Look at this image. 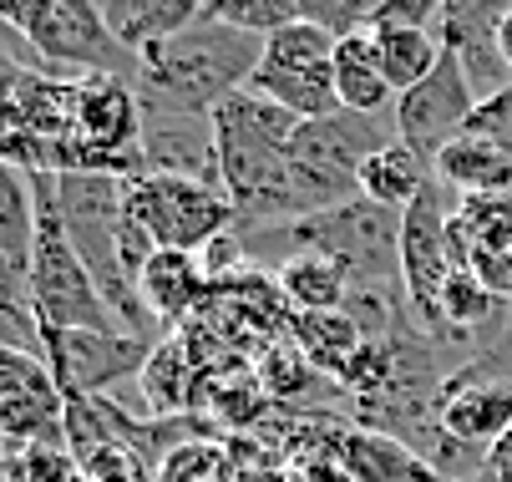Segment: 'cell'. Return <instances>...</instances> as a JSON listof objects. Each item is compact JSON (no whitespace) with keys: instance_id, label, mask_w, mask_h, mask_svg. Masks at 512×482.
Listing matches in <instances>:
<instances>
[{"instance_id":"1","label":"cell","mask_w":512,"mask_h":482,"mask_svg":"<svg viewBox=\"0 0 512 482\" xmlns=\"http://www.w3.org/2000/svg\"><path fill=\"white\" fill-rule=\"evenodd\" d=\"M305 117L289 107L259 97V92H234L213 112V137H218V173H224V193L239 214L244 229H284L300 224L295 183H289V143H295Z\"/></svg>"},{"instance_id":"2","label":"cell","mask_w":512,"mask_h":482,"mask_svg":"<svg viewBox=\"0 0 512 482\" xmlns=\"http://www.w3.org/2000/svg\"><path fill=\"white\" fill-rule=\"evenodd\" d=\"M259 56H264V36L203 16L188 31L137 51L132 87H137V102L148 112L213 117L234 92L249 87Z\"/></svg>"},{"instance_id":"3","label":"cell","mask_w":512,"mask_h":482,"mask_svg":"<svg viewBox=\"0 0 512 482\" xmlns=\"http://www.w3.org/2000/svg\"><path fill=\"white\" fill-rule=\"evenodd\" d=\"M36 183V254H31V310L41 330H117L87 259L77 254L56 203V173H31Z\"/></svg>"},{"instance_id":"4","label":"cell","mask_w":512,"mask_h":482,"mask_svg":"<svg viewBox=\"0 0 512 482\" xmlns=\"http://www.w3.org/2000/svg\"><path fill=\"white\" fill-rule=\"evenodd\" d=\"M386 143H396V137H386L381 117L335 112V117L300 122L295 143H289V183H295L300 219L330 214L340 203L360 198V168Z\"/></svg>"},{"instance_id":"5","label":"cell","mask_w":512,"mask_h":482,"mask_svg":"<svg viewBox=\"0 0 512 482\" xmlns=\"http://www.w3.org/2000/svg\"><path fill=\"white\" fill-rule=\"evenodd\" d=\"M335 46H340V36L315 21H289V26L269 31L264 56L249 77V92L289 107L305 122L345 112L340 92H335Z\"/></svg>"},{"instance_id":"6","label":"cell","mask_w":512,"mask_h":482,"mask_svg":"<svg viewBox=\"0 0 512 482\" xmlns=\"http://www.w3.org/2000/svg\"><path fill=\"white\" fill-rule=\"evenodd\" d=\"M127 214L158 249H193V254H203L213 239L239 229V214L224 188L198 178H173V173L127 178Z\"/></svg>"},{"instance_id":"7","label":"cell","mask_w":512,"mask_h":482,"mask_svg":"<svg viewBox=\"0 0 512 482\" xmlns=\"http://www.w3.org/2000/svg\"><path fill=\"white\" fill-rule=\"evenodd\" d=\"M31 51L46 66L61 72H82V77H127L137 72V56L112 36L107 16L97 0H41L36 21L21 31Z\"/></svg>"},{"instance_id":"8","label":"cell","mask_w":512,"mask_h":482,"mask_svg":"<svg viewBox=\"0 0 512 482\" xmlns=\"http://www.w3.org/2000/svg\"><path fill=\"white\" fill-rule=\"evenodd\" d=\"M462 269L457 249H452V209H447V183L431 178L426 193L401 214V285L411 300V315L421 325V335L431 340L436 330V310H442V290Z\"/></svg>"},{"instance_id":"9","label":"cell","mask_w":512,"mask_h":482,"mask_svg":"<svg viewBox=\"0 0 512 482\" xmlns=\"http://www.w3.org/2000/svg\"><path fill=\"white\" fill-rule=\"evenodd\" d=\"M153 340L127 330H41V361L51 366L61 396H107L117 381L142 376Z\"/></svg>"},{"instance_id":"10","label":"cell","mask_w":512,"mask_h":482,"mask_svg":"<svg viewBox=\"0 0 512 482\" xmlns=\"http://www.w3.org/2000/svg\"><path fill=\"white\" fill-rule=\"evenodd\" d=\"M477 107H482V97L467 77V66L447 51L426 82H416L411 92L396 97V137L406 148H416L426 163H436V153H442L457 132H467Z\"/></svg>"},{"instance_id":"11","label":"cell","mask_w":512,"mask_h":482,"mask_svg":"<svg viewBox=\"0 0 512 482\" xmlns=\"http://www.w3.org/2000/svg\"><path fill=\"white\" fill-rule=\"evenodd\" d=\"M436 422H442L447 437L492 452L512 432V376H502L482 356L452 371L442 391H436Z\"/></svg>"},{"instance_id":"12","label":"cell","mask_w":512,"mask_h":482,"mask_svg":"<svg viewBox=\"0 0 512 482\" xmlns=\"http://www.w3.org/2000/svg\"><path fill=\"white\" fill-rule=\"evenodd\" d=\"M0 427L11 442H66V396L51 366L31 351H0Z\"/></svg>"},{"instance_id":"13","label":"cell","mask_w":512,"mask_h":482,"mask_svg":"<svg viewBox=\"0 0 512 482\" xmlns=\"http://www.w3.org/2000/svg\"><path fill=\"white\" fill-rule=\"evenodd\" d=\"M142 173H173V178H198V183L224 188L213 117H198V112H148V107H142Z\"/></svg>"},{"instance_id":"14","label":"cell","mask_w":512,"mask_h":482,"mask_svg":"<svg viewBox=\"0 0 512 482\" xmlns=\"http://www.w3.org/2000/svg\"><path fill=\"white\" fill-rule=\"evenodd\" d=\"M208 290H213V274H208L203 254H193V249H153L137 274L142 310L153 315L158 330L193 320L198 305L208 300Z\"/></svg>"},{"instance_id":"15","label":"cell","mask_w":512,"mask_h":482,"mask_svg":"<svg viewBox=\"0 0 512 482\" xmlns=\"http://www.w3.org/2000/svg\"><path fill=\"white\" fill-rule=\"evenodd\" d=\"M431 173L457 193H512V148L492 132H457L436 153Z\"/></svg>"},{"instance_id":"16","label":"cell","mask_w":512,"mask_h":482,"mask_svg":"<svg viewBox=\"0 0 512 482\" xmlns=\"http://www.w3.org/2000/svg\"><path fill=\"white\" fill-rule=\"evenodd\" d=\"M340 462L350 482H447L406 437H391L376 427L350 432L340 442Z\"/></svg>"},{"instance_id":"17","label":"cell","mask_w":512,"mask_h":482,"mask_svg":"<svg viewBox=\"0 0 512 482\" xmlns=\"http://www.w3.org/2000/svg\"><path fill=\"white\" fill-rule=\"evenodd\" d=\"M289 340L305 351V361L315 371H325L330 381H345L350 366L360 361V351L371 346V335L360 330V320L350 310H300L289 320Z\"/></svg>"},{"instance_id":"18","label":"cell","mask_w":512,"mask_h":482,"mask_svg":"<svg viewBox=\"0 0 512 482\" xmlns=\"http://www.w3.org/2000/svg\"><path fill=\"white\" fill-rule=\"evenodd\" d=\"M137 386H142V396H148V406L158 411V417H193V406L203 401L208 376L198 371L193 351L183 346V335L173 330V335H163L158 346H153V356H148V366H142Z\"/></svg>"},{"instance_id":"19","label":"cell","mask_w":512,"mask_h":482,"mask_svg":"<svg viewBox=\"0 0 512 482\" xmlns=\"http://www.w3.org/2000/svg\"><path fill=\"white\" fill-rule=\"evenodd\" d=\"M335 92H340V107L360 112V117H381L386 107H396V87L381 66L376 36L365 26L340 36V46H335Z\"/></svg>"},{"instance_id":"20","label":"cell","mask_w":512,"mask_h":482,"mask_svg":"<svg viewBox=\"0 0 512 482\" xmlns=\"http://www.w3.org/2000/svg\"><path fill=\"white\" fill-rule=\"evenodd\" d=\"M102 16H107L112 36L137 56V51L188 31L193 21H203V0H102Z\"/></svg>"},{"instance_id":"21","label":"cell","mask_w":512,"mask_h":482,"mask_svg":"<svg viewBox=\"0 0 512 482\" xmlns=\"http://www.w3.org/2000/svg\"><path fill=\"white\" fill-rule=\"evenodd\" d=\"M431 178H436V173H431V163L396 137V143H386L381 153L365 158V168H360V193L371 198V203H381V209L406 214L411 203L426 193V183H431Z\"/></svg>"},{"instance_id":"22","label":"cell","mask_w":512,"mask_h":482,"mask_svg":"<svg viewBox=\"0 0 512 482\" xmlns=\"http://www.w3.org/2000/svg\"><path fill=\"white\" fill-rule=\"evenodd\" d=\"M279 290H284V300H289V310H345V300H350V269L340 264V259H330V254H284V264H279Z\"/></svg>"},{"instance_id":"23","label":"cell","mask_w":512,"mask_h":482,"mask_svg":"<svg viewBox=\"0 0 512 482\" xmlns=\"http://www.w3.org/2000/svg\"><path fill=\"white\" fill-rule=\"evenodd\" d=\"M512 239V193H457L452 203V249L462 264L492 254Z\"/></svg>"},{"instance_id":"24","label":"cell","mask_w":512,"mask_h":482,"mask_svg":"<svg viewBox=\"0 0 512 482\" xmlns=\"http://www.w3.org/2000/svg\"><path fill=\"white\" fill-rule=\"evenodd\" d=\"M371 36H376V51H381V66H386L396 97L411 92L416 82H426L436 72V61L447 56L436 31H371Z\"/></svg>"},{"instance_id":"25","label":"cell","mask_w":512,"mask_h":482,"mask_svg":"<svg viewBox=\"0 0 512 482\" xmlns=\"http://www.w3.org/2000/svg\"><path fill=\"white\" fill-rule=\"evenodd\" d=\"M158 482H234V462L218 442L193 437L158 462Z\"/></svg>"},{"instance_id":"26","label":"cell","mask_w":512,"mask_h":482,"mask_svg":"<svg viewBox=\"0 0 512 482\" xmlns=\"http://www.w3.org/2000/svg\"><path fill=\"white\" fill-rule=\"evenodd\" d=\"M11 482H82V462L66 442H11Z\"/></svg>"},{"instance_id":"27","label":"cell","mask_w":512,"mask_h":482,"mask_svg":"<svg viewBox=\"0 0 512 482\" xmlns=\"http://www.w3.org/2000/svg\"><path fill=\"white\" fill-rule=\"evenodd\" d=\"M82 482H158V462L132 442H107L82 457Z\"/></svg>"},{"instance_id":"28","label":"cell","mask_w":512,"mask_h":482,"mask_svg":"<svg viewBox=\"0 0 512 482\" xmlns=\"http://www.w3.org/2000/svg\"><path fill=\"white\" fill-rule=\"evenodd\" d=\"M203 396H208V406L218 411V417L239 427V422H249L254 411H259L264 381H259V376H244V371H234V376H208Z\"/></svg>"},{"instance_id":"29","label":"cell","mask_w":512,"mask_h":482,"mask_svg":"<svg viewBox=\"0 0 512 482\" xmlns=\"http://www.w3.org/2000/svg\"><path fill=\"white\" fill-rule=\"evenodd\" d=\"M447 0H376L365 31H436Z\"/></svg>"},{"instance_id":"30","label":"cell","mask_w":512,"mask_h":482,"mask_svg":"<svg viewBox=\"0 0 512 482\" xmlns=\"http://www.w3.org/2000/svg\"><path fill=\"white\" fill-rule=\"evenodd\" d=\"M376 0H295V16L300 21H315L335 36H350L365 26V16H371Z\"/></svg>"},{"instance_id":"31","label":"cell","mask_w":512,"mask_h":482,"mask_svg":"<svg viewBox=\"0 0 512 482\" xmlns=\"http://www.w3.org/2000/svg\"><path fill=\"white\" fill-rule=\"evenodd\" d=\"M467 127H472V132H492V137H502V143L512 148V82H507L497 97H487V102L472 112Z\"/></svg>"},{"instance_id":"32","label":"cell","mask_w":512,"mask_h":482,"mask_svg":"<svg viewBox=\"0 0 512 482\" xmlns=\"http://www.w3.org/2000/svg\"><path fill=\"white\" fill-rule=\"evenodd\" d=\"M487 477H492V482H512V432L487 452Z\"/></svg>"}]
</instances>
